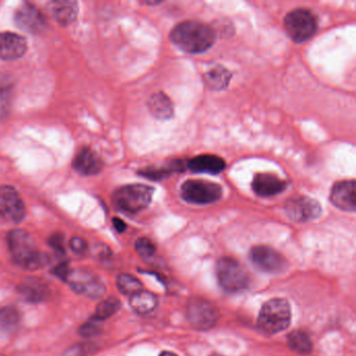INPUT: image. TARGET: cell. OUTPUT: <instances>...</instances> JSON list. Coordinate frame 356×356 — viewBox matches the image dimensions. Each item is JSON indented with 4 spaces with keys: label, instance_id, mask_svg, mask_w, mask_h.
<instances>
[{
    "label": "cell",
    "instance_id": "obj_9",
    "mask_svg": "<svg viewBox=\"0 0 356 356\" xmlns=\"http://www.w3.org/2000/svg\"><path fill=\"white\" fill-rule=\"evenodd\" d=\"M189 322L199 330H209L218 322V312L213 304L202 298H193L187 307Z\"/></svg>",
    "mask_w": 356,
    "mask_h": 356
},
{
    "label": "cell",
    "instance_id": "obj_19",
    "mask_svg": "<svg viewBox=\"0 0 356 356\" xmlns=\"http://www.w3.org/2000/svg\"><path fill=\"white\" fill-rule=\"evenodd\" d=\"M51 7L54 18L62 26H70L76 19L79 9L78 3L76 1H70V0L53 1Z\"/></svg>",
    "mask_w": 356,
    "mask_h": 356
},
{
    "label": "cell",
    "instance_id": "obj_18",
    "mask_svg": "<svg viewBox=\"0 0 356 356\" xmlns=\"http://www.w3.org/2000/svg\"><path fill=\"white\" fill-rule=\"evenodd\" d=\"M226 168V162L222 158L216 155L197 156L188 162V170L195 174L218 175L224 172Z\"/></svg>",
    "mask_w": 356,
    "mask_h": 356
},
{
    "label": "cell",
    "instance_id": "obj_23",
    "mask_svg": "<svg viewBox=\"0 0 356 356\" xmlns=\"http://www.w3.org/2000/svg\"><path fill=\"white\" fill-rule=\"evenodd\" d=\"M14 84L6 74H0V120L9 115L13 99Z\"/></svg>",
    "mask_w": 356,
    "mask_h": 356
},
{
    "label": "cell",
    "instance_id": "obj_20",
    "mask_svg": "<svg viewBox=\"0 0 356 356\" xmlns=\"http://www.w3.org/2000/svg\"><path fill=\"white\" fill-rule=\"evenodd\" d=\"M18 291L26 301L33 303L44 301L49 295V287L38 279H28L19 285Z\"/></svg>",
    "mask_w": 356,
    "mask_h": 356
},
{
    "label": "cell",
    "instance_id": "obj_10",
    "mask_svg": "<svg viewBox=\"0 0 356 356\" xmlns=\"http://www.w3.org/2000/svg\"><path fill=\"white\" fill-rule=\"evenodd\" d=\"M67 282L74 291L91 299H99L106 293L103 282L95 274L87 270H72Z\"/></svg>",
    "mask_w": 356,
    "mask_h": 356
},
{
    "label": "cell",
    "instance_id": "obj_17",
    "mask_svg": "<svg viewBox=\"0 0 356 356\" xmlns=\"http://www.w3.org/2000/svg\"><path fill=\"white\" fill-rule=\"evenodd\" d=\"M74 168L79 174L95 176L103 170V161L95 151L85 147L74 158Z\"/></svg>",
    "mask_w": 356,
    "mask_h": 356
},
{
    "label": "cell",
    "instance_id": "obj_8",
    "mask_svg": "<svg viewBox=\"0 0 356 356\" xmlns=\"http://www.w3.org/2000/svg\"><path fill=\"white\" fill-rule=\"evenodd\" d=\"M26 213V205L18 191L11 186H0V220L18 224Z\"/></svg>",
    "mask_w": 356,
    "mask_h": 356
},
{
    "label": "cell",
    "instance_id": "obj_34",
    "mask_svg": "<svg viewBox=\"0 0 356 356\" xmlns=\"http://www.w3.org/2000/svg\"><path fill=\"white\" fill-rule=\"evenodd\" d=\"M54 274L58 277V278L62 279V280L67 281L70 278V273L72 270L70 268V266L66 262H61L58 264L55 268H54Z\"/></svg>",
    "mask_w": 356,
    "mask_h": 356
},
{
    "label": "cell",
    "instance_id": "obj_15",
    "mask_svg": "<svg viewBox=\"0 0 356 356\" xmlns=\"http://www.w3.org/2000/svg\"><path fill=\"white\" fill-rule=\"evenodd\" d=\"M28 49L26 39L15 33H0V59L14 61L19 59Z\"/></svg>",
    "mask_w": 356,
    "mask_h": 356
},
{
    "label": "cell",
    "instance_id": "obj_25",
    "mask_svg": "<svg viewBox=\"0 0 356 356\" xmlns=\"http://www.w3.org/2000/svg\"><path fill=\"white\" fill-rule=\"evenodd\" d=\"M19 322L20 314L17 308L12 306L0 308V333L1 334L15 330Z\"/></svg>",
    "mask_w": 356,
    "mask_h": 356
},
{
    "label": "cell",
    "instance_id": "obj_12",
    "mask_svg": "<svg viewBox=\"0 0 356 356\" xmlns=\"http://www.w3.org/2000/svg\"><path fill=\"white\" fill-rule=\"evenodd\" d=\"M285 212L293 222H305L318 218L322 209L316 200L305 195H297L289 200L285 206Z\"/></svg>",
    "mask_w": 356,
    "mask_h": 356
},
{
    "label": "cell",
    "instance_id": "obj_32",
    "mask_svg": "<svg viewBox=\"0 0 356 356\" xmlns=\"http://www.w3.org/2000/svg\"><path fill=\"white\" fill-rule=\"evenodd\" d=\"M49 243V245H51L57 253H65V241H64L63 235L59 234V233L51 235Z\"/></svg>",
    "mask_w": 356,
    "mask_h": 356
},
{
    "label": "cell",
    "instance_id": "obj_35",
    "mask_svg": "<svg viewBox=\"0 0 356 356\" xmlns=\"http://www.w3.org/2000/svg\"><path fill=\"white\" fill-rule=\"evenodd\" d=\"M113 226L114 228H115V230L120 233L124 232V230H126L127 229L126 222H124V220H120V218H113Z\"/></svg>",
    "mask_w": 356,
    "mask_h": 356
},
{
    "label": "cell",
    "instance_id": "obj_14",
    "mask_svg": "<svg viewBox=\"0 0 356 356\" xmlns=\"http://www.w3.org/2000/svg\"><path fill=\"white\" fill-rule=\"evenodd\" d=\"M330 202L343 211H355V182L349 180L335 183L331 189Z\"/></svg>",
    "mask_w": 356,
    "mask_h": 356
},
{
    "label": "cell",
    "instance_id": "obj_36",
    "mask_svg": "<svg viewBox=\"0 0 356 356\" xmlns=\"http://www.w3.org/2000/svg\"><path fill=\"white\" fill-rule=\"evenodd\" d=\"M160 356H177L176 354L172 353V352H162L161 354H160Z\"/></svg>",
    "mask_w": 356,
    "mask_h": 356
},
{
    "label": "cell",
    "instance_id": "obj_28",
    "mask_svg": "<svg viewBox=\"0 0 356 356\" xmlns=\"http://www.w3.org/2000/svg\"><path fill=\"white\" fill-rule=\"evenodd\" d=\"M182 165L180 162H174L168 166H162V168H149L145 170H140L139 174L145 178L151 179V180H161L164 177L172 174L175 172H180L182 170Z\"/></svg>",
    "mask_w": 356,
    "mask_h": 356
},
{
    "label": "cell",
    "instance_id": "obj_1",
    "mask_svg": "<svg viewBox=\"0 0 356 356\" xmlns=\"http://www.w3.org/2000/svg\"><path fill=\"white\" fill-rule=\"evenodd\" d=\"M214 40L216 32L211 26L193 20L181 22L170 33L172 44L188 54L208 51L213 45Z\"/></svg>",
    "mask_w": 356,
    "mask_h": 356
},
{
    "label": "cell",
    "instance_id": "obj_26",
    "mask_svg": "<svg viewBox=\"0 0 356 356\" xmlns=\"http://www.w3.org/2000/svg\"><path fill=\"white\" fill-rule=\"evenodd\" d=\"M289 348L300 354H309L312 351V343L307 333L302 330H293L287 335Z\"/></svg>",
    "mask_w": 356,
    "mask_h": 356
},
{
    "label": "cell",
    "instance_id": "obj_21",
    "mask_svg": "<svg viewBox=\"0 0 356 356\" xmlns=\"http://www.w3.org/2000/svg\"><path fill=\"white\" fill-rule=\"evenodd\" d=\"M149 109L158 120H170L174 115V106L168 95L159 92L154 95L149 101Z\"/></svg>",
    "mask_w": 356,
    "mask_h": 356
},
{
    "label": "cell",
    "instance_id": "obj_37",
    "mask_svg": "<svg viewBox=\"0 0 356 356\" xmlns=\"http://www.w3.org/2000/svg\"><path fill=\"white\" fill-rule=\"evenodd\" d=\"M0 356H6V355H0Z\"/></svg>",
    "mask_w": 356,
    "mask_h": 356
},
{
    "label": "cell",
    "instance_id": "obj_6",
    "mask_svg": "<svg viewBox=\"0 0 356 356\" xmlns=\"http://www.w3.org/2000/svg\"><path fill=\"white\" fill-rule=\"evenodd\" d=\"M284 28L291 40L303 43L316 34L318 24L312 12L297 9L289 12L284 18Z\"/></svg>",
    "mask_w": 356,
    "mask_h": 356
},
{
    "label": "cell",
    "instance_id": "obj_5",
    "mask_svg": "<svg viewBox=\"0 0 356 356\" xmlns=\"http://www.w3.org/2000/svg\"><path fill=\"white\" fill-rule=\"evenodd\" d=\"M218 282L228 293H238L249 287V275L241 264L230 257H224L216 266Z\"/></svg>",
    "mask_w": 356,
    "mask_h": 356
},
{
    "label": "cell",
    "instance_id": "obj_2",
    "mask_svg": "<svg viewBox=\"0 0 356 356\" xmlns=\"http://www.w3.org/2000/svg\"><path fill=\"white\" fill-rule=\"evenodd\" d=\"M8 243L14 260L22 268L35 270L49 264V255L37 249L34 239L26 231H11L8 235Z\"/></svg>",
    "mask_w": 356,
    "mask_h": 356
},
{
    "label": "cell",
    "instance_id": "obj_31",
    "mask_svg": "<svg viewBox=\"0 0 356 356\" xmlns=\"http://www.w3.org/2000/svg\"><path fill=\"white\" fill-rule=\"evenodd\" d=\"M101 331V327L99 325V321L91 318L88 322L85 323L80 328V334L84 337H91L97 335Z\"/></svg>",
    "mask_w": 356,
    "mask_h": 356
},
{
    "label": "cell",
    "instance_id": "obj_7",
    "mask_svg": "<svg viewBox=\"0 0 356 356\" xmlns=\"http://www.w3.org/2000/svg\"><path fill=\"white\" fill-rule=\"evenodd\" d=\"M183 200L195 205H209L220 201L222 189L218 183L205 180H189L181 187Z\"/></svg>",
    "mask_w": 356,
    "mask_h": 356
},
{
    "label": "cell",
    "instance_id": "obj_4",
    "mask_svg": "<svg viewBox=\"0 0 356 356\" xmlns=\"http://www.w3.org/2000/svg\"><path fill=\"white\" fill-rule=\"evenodd\" d=\"M154 188L147 185L132 184L120 187L113 195V204L124 213L135 214L149 207Z\"/></svg>",
    "mask_w": 356,
    "mask_h": 356
},
{
    "label": "cell",
    "instance_id": "obj_27",
    "mask_svg": "<svg viewBox=\"0 0 356 356\" xmlns=\"http://www.w3.org/2000/svg\"><path fill=\"white\" fill-rule=\"evenodd\" d=\"M120 300L114 297H109L107 299L103 300L95 310V316H92L93 320L102 321L107 320L110 316L115 314L120 310Z\"/></svg>",
    "mask_w": 356,
    "mask_h": 356
},
{
    "label": "cell",
    "instance_id": "obj_30",
    "mask_svg": "<svg viewBox=\"0 0 356 356\" xmlns=\"http://www.w3.org/2000/svg\"><path fill=\"white\" fill-rule=\"evenodd\" d=\"M135 249H136L139 255L145 258H149L155 254L156 245H154L151 239L147 238V237H141V238L137 239L136 243H135Z\"/></svg>",
    "mask_w": 356,
    "mask_h": 356
},
{
    "label": "cell",
    "instance_id": "obj_11",
    "mask_svg": "<svg viewBox=\"0 0 356 356\" xmlns=\"http://www.w3.org/2000/svg\"><path fill=\"white\" fill-rule=\"evenodd\" d=\"M252 262L262 272L277 274L286 268L287 261L282 255L273 248L266 245L254 247L250 253Z\"/></svg>",
    "mask_w": 356,
    "mask_h": 356
},
{
    "label": "cell",
    "instance_id": "obj_22",
    "mask_svg": "<svg viewBox=\"0 0 356 356\" xmlns=\"http://www.w3.org/2000/svg\"><path fill=\"white\" fill-rule=\"evenodd\" d=\"M130 305L137 314H149L157 307L158 298L155 293L141 289L131 296Z\"/></svg>",
    "mask_w": 356,
    "mask_h": 356
},
{
    "label": "cell",
    "instance_id": "obj_33",
    "mask_svg": "<svg viewBox=\"0 0 356 356\" xmlns=\"http://www.w3.org/2000/svg\"><path fill=\"white\" fill-rule=\"evenodd\" d=\"M70 249L76 254H83L87 249V243L82 237H72L70 241Z\"/></svg>",
    "mask_w": 356,
    "mask_h": 356
},
{
    "label": "cell",
    "instance_id": "obj_13",
    "mask_svg": "<svg viewBox=\"0 0 356 356\" xmlns=\"http://www.w3.org/2000/svg\"><path fill=\"white\" fill-rule=\"evenodd\" d=\"M15 22L18 28L33 35L42 32L47 26V20L42 12L36 6L29 3L18 8L15 14Z\"/></svg>",
    "mask_w": 356,
    "mask_h": 356
},
{
    "label": "cell",
    "instance_id": "obj_24",
    "mask_svg": "<svg viewBox=\"0 0 356 356\" xmlns=\"http://www.w3.org/2000/svg\"><path fill=\"white\" fill-rule=\"evenodd\" d=\"M231 74L222 66L212 68L211 70L205 74L204 80L205 84L212 90H224L230 82Z\"/></svg>",
    "mask_w": 356,
    "mask_h": 356
},
{
    "label": "cell",
    "instance_id": "obj_3",
    "mask_svg": "<svg viewBox=\"0 0 356 356\" xmlns=\"http://www.w3.org/2000/svg\"><path fill=\"white\" fill-rule=\"evenodd\" d=\"M291 318L289 302L277 298L264 304L258 316L257 326L264 334H276L289 328Z\"/></svg>",
    "mask_w": 356,
    "mask_h": 356
},
{
    "label": "cell",
    "instance_id": "obj_29",
    "mask_svg": "<svg viewBox=\"0 0 356 356\" xmlns=\"http://www.w3.org/2000/svg\"><path fill=\"white\" fill-rule=\"evenodd\" d=\"M116 284L124 295L132 296L143 289V283L138 279L128 274L120 275Z\"/></svg>",
    "mask_w": 356,
    "mask_h": 356
},
{
    "label": "cell",
    "instance_id": "obj_16",
    "mask_svg": "<svg viewBox=\"0 0 356 356\" xmlns=\"http://www.w3.org/2000/svg\"><path fill=\"white\" fill-rule=\"evenodd\" d=\"M287 183L275 175L257 174L254 177L252 188L261 197H270L279 195L286 189Z\"/></svg>",
    "mask_w": 356,
    "mask_h": 356
}]
</instances>
